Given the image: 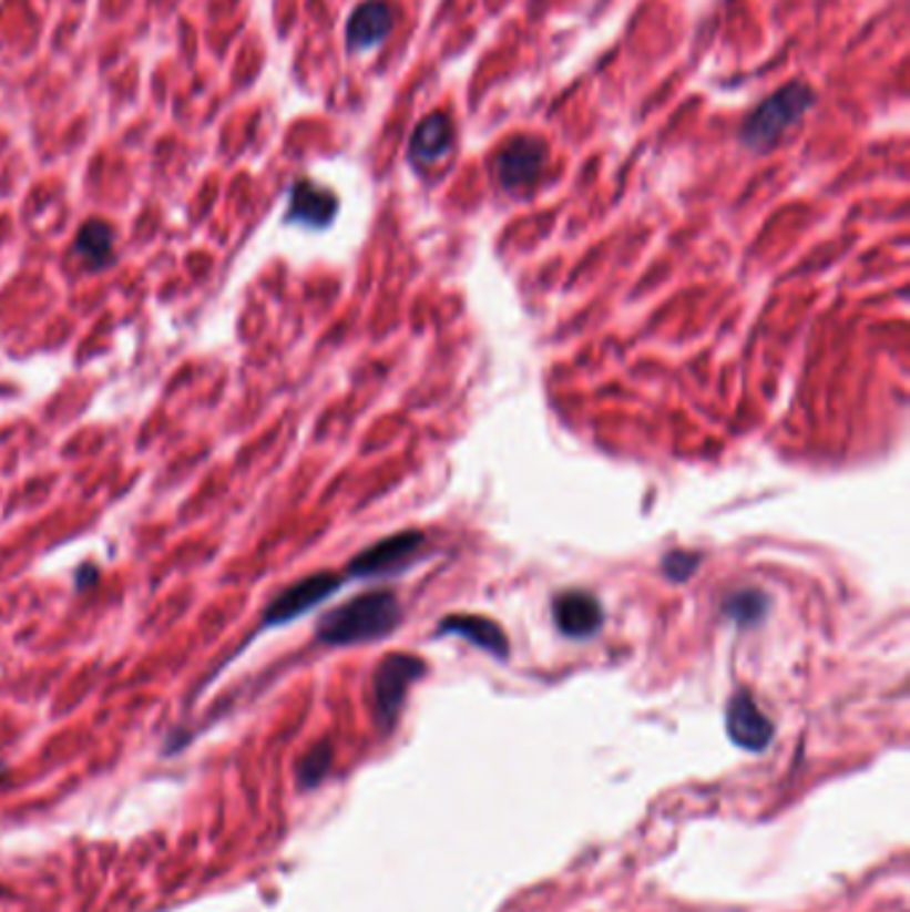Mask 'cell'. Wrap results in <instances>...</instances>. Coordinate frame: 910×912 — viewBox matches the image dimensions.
<instances>
[{"mask_svg": "<svg viewBox=\"0 0 910 912\" xmlns=\"http://www.w3.org/2000/svg\"><path fill=\"white\" fill-rule=\"evenodd\" d=\"M401 622V603L390 590H371L318 619L316 638L326 646H358L388 638Z\"/></svg>", "mask_w": 910, "mask_h": 912, "instance_id": "1", "label": "cell"}, {"mask_svg": "<svg viewBox=\"0 0 910 912\" xmlns=\"http://www.w3.org/2000/svg\"><path fill=\"white\" fill-rule=\"evenodd\" d=\"M815 100V91H811L807 83H788V86L775 91L769 100H764L753 110L748 121H745L743 131H739V140H743L745 147L756 150V153L758 150L775 147V142L780 140L785 131L809 113Z\"/></svg>", "mask_w": 910, "mask_h": 912, "instance_id": "2", "label": "cell"}, {"mask_svg": "<svg viewBox=\"0 0 910 912\" xmlns=\"http://www.w3.org/2000/svg\"><path fill=\"white\" fill-rule=\"evenodd\" d=\"M342 576L334 574V571H316V574L303 576V580H297L294 585L280 590V593L267 603L265 612H262V627H284L289 625V622L299 619V616L310 612V608L329 601L331 595L342 587Z\"/></svg>", "mask_w": 910, "mask_h": 912, "instance_id": "3", "label": "cell"}, {"mask_svg": "<svg viewBox=\"0 0 910 912\" xmlns=\"http://www.w3.org/2000/svg\"><path fill=\"white\" fill-rule=\"evenodd\" d=\"M425 675V662L411 654L385 656L375 670V715L377 724L390 728L401 713L409 686Z\"/></svg>", "mask_w": 910, "mask_h": 912, "instance_id": "4", "label": "cell"}, {"mask_svg": "<svg viewBox=\"0 0 910 912\" xmlns=\"http://www.w3.org/2000/svg\"><path fill=\"white\" fill-rule=\"evenodd\" d=\"M422 547V531H401V534L385 536V540H379L352 557L347 574L356 576V580H382V576L401 574L417 561Z\"/></svg>", "mask_w": 910, "mask_h": 912, "instance_id": "5", "label": "cell"}, {"mask_svg": "<svg viewBox=\"0 0 910 912\" xmlns=\"http://www.w3.org/2000/svg\"><path fill=\"white\" fill-rule=\"evenodd\" d=\"M726 734L743 750L761 752L775 737V724L766 718L748 691H737L726 707Z\"/></svg>", "mask_w": 910, "mask_h": 912, "instance_id": "6", "label": "cell"}, {"mask_svg": "<svg viewBox=\"0 0 910 912\" xmlns=\"http://www.w3.org/2000/svg\"><path fill=\"white\" fill-rule=\"evenodd\" d=\"M548 147L545 142L536 136H519L497 155V176H500L502 187L521 189L532 185L536 176L542 174L545 166Z\"/></svg>", "mask_w": 910, "mask_h": 912, "instance_id": "7", "label": "cell"}, {"mask_svg": "<svg viewBox=\"0 0 910 912\" xmlns=\"http://www.w3.org/2000/svg\"><path fill=\"white\" fill-rule=\"evenodd\" d=\"M553 622L569 638H591L604 625V608L585 590H569L553 601Z\"/></svg>", "mask_w": 910, "mask_h": 912, "instance_id": "8", "label": "cell"}, {"mask_svg": "<svg viewBox=\"0 0 910 912\" xmlns=\"http://www.w3.org/2000/svg\"><path fill=\"white\" fill-rule=\"evenodd\" d=\"M337 208L339 201L331 189L320 187L310 180H299L297 185L292 187L289 214H286V219L294 222V225L324 229L331 225V219L337 216Z\"/></svg>", "mask_w": 910, "mask_h": 912, "instance_id": "9", "label": "cell"}, {"mask_svg": "<svg viewBox=\"0 0 910 912\" xmlns=\"http://www.w3.org/2000/svg\"><path fill=\"white\" fill-rule=\"evenodd\" d=\"M392 28H396V17H392L390 3L366 0L352 11L350 22H347V43L356 51H369L382 43Z\"/></svg>", "mask_w": 910, "mask_h": 912, "instance_id": "10", "label": "cell"}, {"mask_svg": "<svg viewBox=\"0 0 910 912\" xmlns=\"http://www.w3.org/2000/svg\"><path fill=\"white\" fill-rule=\"evenodd\" d=\"M438 635H460L468 643H473L481 652L497 656V659H508V635L502 633L500 625L492 619L473 614H454L438 622Z\"/></svg>", "mask_w": 910, "mask_h": 912, "instance_id": "11", "label": "cell"}, {"mask_svg": "<svg viewBox=\"0 0 910 912\" xmlns=\"http://www.w3.org/2000/svg\"><path fill=\"white\" fill-rule=\"evenodd\" d=\"M451 142H454V129H451L449 117L443 113L428 115L425 121H419V126L409 140L411 163H417V166H433V163L449 153Z\"/></svg>", "mask_w": 910, "mask_h": 912, "instance_id": "12", "label": "cell"}, {"mask_svg": "<svg viewBox=\"0 0 910 912\" xmlns=\"http://www.w3.org/2000/svg\"><path fill=\"white\" fill-rule=\"evenodd\" d=\"M75 254L91 267L108 265L113 259V227L100 219L86 222L75 238Z\"/></svg>", "mask_w": 910, "mask_h": 912, "instance_id": "13", "label": "cell"}, {"mask_svg": "<svg viewBox=\"0 0 910 912\" xmlns=\"http://www.w3.org/2000/svg\"><path fill=\"white\" fill-rule=\"evenodd\" d=\"M766 608H769V601L758 590H739V593H732L724 601V614L739 627H750L761 622Z\"/></svg>", "mask_w": 910, "mask_h": 912, "instance_id": "14", "label": "cell"}, {"mask_svg": "<svg viewBox=\"0 0 910 912\" xmlns=\"http://www.w3.org/2000/svg\"><path fill=\"white\" fill-rule=\"evenodd\" d=\"M331 760H334V750L329 741H318L313 750H307L305 758L299 760V787L313 790V787H318L320 782H324V777L331 769Z\"/></svg>", "mask_w": 910, "mask_h": 912, "instance_id": "15", "label": "cell"}, {"mask_svg": "<svg viewBox=\"0 0 910 912\" xmlns=\"http://www.w3.org/2000/svg\"><path fill=\"white\" fill-rule=\"evenodd\" d=\"M699 566V555L684 553V550H673L663 557V571L671 582H686Z\"/></svg>", "mask_w": 910, "mask_h": 912, "instance_id": "16", "label": "cell"}, {"mask_svg": "<svg viewBox=\"0 0 910 912\" xmlns=\"http://www.w3.org/2000/svg\"><path fill=\"white\" fill-rule=\"evenodd\" d=\"M96 580H100V568H96L94 563H86V566H81L75 571V587L78 590L94 587Z\"/></svg>", "mask_w": 910, "mask_h": 912, "instance_id": "17", "label": "cell"}]
</instances>
